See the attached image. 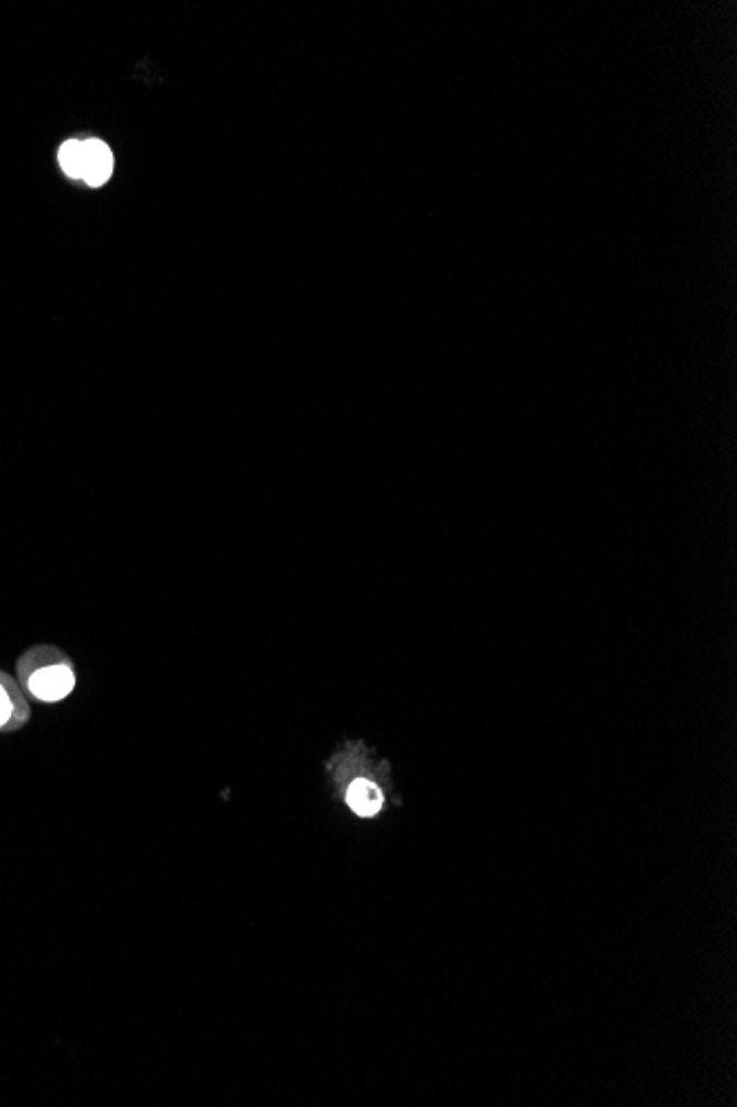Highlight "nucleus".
Here are the masks:
<instances>
[{
	"instance_id": "f257e3e1",
	"label": "nucleus",
	"mask_w": 737,
	"mask_h": 1107,
	"mask_svg": "<svg viewBox=\"0 0 737 1107\" xmlns=\"http://www.w3.org/2000/svg\"><path fill=\"white\" fill-rule=\"evenodd\" d=\"M327 771L342 787L347 807L360 818H376L387 805V792L381 778L372 771V752L360 741H351L327 763Z\"/></svg>"
},
{
	"instance_id": "f03ea898",
	"label": "nucleus",
	"mask_w": 737,
	"mask_h": 1107,
	"mask_svg": "<svg viewBox=\"0 0 737 1107\" xmlns=\"http://www.w3.org/2000/svg\"><path fill=\"white\" fill-rule=\"evenodd\" d=\"M16 679L27 697L41 703H60L71 697L78 686L73 659L54 644L27 648L16 659Z\"/></svg>"
},
{
	"instance_id": "7ed1b4c3",
	"label": "nucleus",
	"mask_w": 737,
	"mask_h": 1107,
	"mask_svg": "<svg viewBox=\"0 0 737 1107\" xmlns=\"http://www.w3.org/2000/svg\"><path fill=\"white\" fill-rule=\"evenodd\" d=\"M32 719V705L21 681L0 670V734L21 732Z\"/></svg>"
},
{
	"instance_id": "20e7f679",
	"label": "nucleus",
	"mask_w": 737,
	"mask_h": 1107,
	"mask_svg": "<svg viewBox=\"0 0 737 1107\" xmlns=\"http://www.w3.org/2000/svg\"><path fill=\"white\" fill-rule=\"evenodd\" d=\"M84 146V167H82V182L89 187H102L109 182L113 176V153L111 148L100 142V139H87L82 142Z\"/></svg>"
},
{
	"instance_id": "39448f33",
	"label": "nucleus",
	"mask_w": 737,
	"mask_h": 1107,
	"mask_svg": "<svg viewBox=\"0 0 737 1107\" xmlns=\"http://www.w3.org/2000/svg\"><path fill=\"white\" fill-rule=\"evenodd\" d=\"M58 162H60L63 171L69 178L82 180V167H84V146H82V142H78V139L65 142L60 146V153H58Z\"/></svg>"
}]
</instances>
